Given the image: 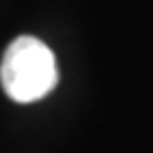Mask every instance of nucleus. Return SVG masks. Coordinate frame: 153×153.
<instances>
[{
  "instance_id": "1",
  "label": "nucleus",
  "mask_w": 153,
  "mask_h": 153,
  "mask_svg": "<svg viewBox=\"0 0 153 153\" xmlns=\"http://www.w3.org/2000/svg\"><path fill=\"white\" fill-rule=\"evenodd\" d=\"M0 81L7 97L18 104H32L48 97L59 81L52 50L34 36H18L5 50Z\"/></svg>"
}]
</instances>
